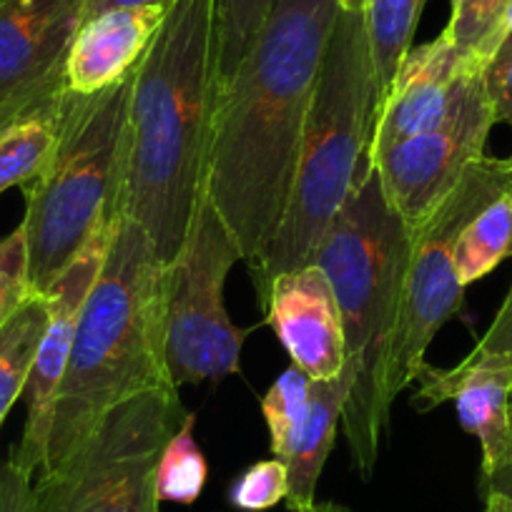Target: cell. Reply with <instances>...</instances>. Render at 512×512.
<instances>
[{"label":"cell","mask_w":512,"mask_h":512,"mask_svg":"<svg viewBox=\"0 0 512 512\" xmlns=\"http://www.w3.org/2000/svg\"><path fill=\"white\" fill-rule=\"evenodd\" d=\"M485 73L487 68L462 56L445 33L410 48L379 101L367 154L440 128L455 116L470 88L485 78Z\"/></svg>","instance_id":"4fadbf2b"},{"label":"cell","mask_w":512,"mask_h":512,"mask_svg":"<svg viewBox=\"0 0 512 512\" xmlns=\"http://www.w3.org/2000/svg\"><path fill=\"white\" fill-rule=\"evenodd\" d=\"M507 189H512V154L505 159L485 154L467 166L445 201L412 231L400 322L387 369L390 405L415 382L432 339L465 302V287L455 272L457 236Z\"/></svg>","instance_id":"ba28073f"},{"label":"cell","mask_w":512,"mask_h":512,"mask_svg":"<svg viewBox=\"0 0 512 512\" xmlns=\"http://www.w3.org/2000/svg\"><path fill=\"white\" fill-rule=\"evenodd\" d=\"M118 219H121V214H113L101 226V231L93 236L91 244L73 259L71 267L61 274V279L46 294L48 324L41 344H38L26 395H23L26 397V425H23L21 442L11 452L13 460L31 475H38L43 460H46L56 395L58 387H61L63 372H66L78 319H81L88 292L93 289L103 262H106V254L113 244V236H116Z\"/></svg>","instance_id":"8fae6325"},{"label":"cell","mask_w":512,"mask_h":512,"mask_svg":"<svg viewBox=\"0 0 512 512\" xmlns=\"http://www.w3.org/2000/svg\"><path fill=\"white\" fill-rule=\"evenodd\" d=\"M354 384V367L344 364L342 372L327 382H312L309 392V412L304 420L302 435L294 445L292 455L284 460L289 475L287 507L292 512L317 502V485L322 477L327 457L334 447L337 425L342 422L344 405Z\"/></svg>","instance_id":"e0dca14e"},{"label":"cell","mask_w":512,"mask_h":512,"mask_svg":"<svg viewBox=\"0 0 512 512\" xmlns=\"http://www.w3.org/2000/svg\"><path fill=\"white\" fill-rule=\"evenodd\" d=\"M239 259L234 236L204 194L166 284V369L179 390L219 382L241 369L251 329L236 327L224 307L226 277Z\"/></svg>","instance_id":"9c48e42d"},{"label":"cell","mask_w":512,"mask_h":512,"mask_svg":"<svg viewBox=\"0 0 512 512\" xmlns=\"http://www.w3.org/2000/svg\"><path fill=\"white\" fill-rule=\"evenodd\" d=\"M485 512H512V497L502 490H485Z\"/></svg>","instance_id":"836d02e7"},{"label":"cell","mask_w":512,"mask_h":512,"mask_svg":"<svg viewBox=\"0 0 512 512\" xmlns=\"http://www.w3.org/2000/svg\"><path fill=\"white\" fill-rule=\"evenodd\" d=\"M48 96H51V93H48ZM41 101L43 98H38V101H16V103H6V106H0V134H3V131H6L13 121H18L23 113L31 111V108Z\"/></svg>","instance_id":"d6a6232c"},{"label":"cell","mask_w":512,"mask_h":512,"mask_svg":"<svg viewBox=\"0 0 512 512\" xmlns=\"http://www.w3.org/2000/svg\"><path fill=\"white\" fill-rule=\"evenodd\" d=\"M274 0H216L219 28V81L231 76L246 48L251 46L262 23L267 21Z\"/></svg>","instance_id":"d4e9b609"},{"label":"cell","mask_w":512,"mask_h":512,"mask_svg":"<svg viewBox=\"0 0 512 512\" xmlns=\"http://www.w3.org/2000/svg\"><path fill=\"white\" fill-rule=\"evenodd\" d=\"M510 61H512V6L507 8L505 18H502L500 33H497V46H495V53H492L487 71H495V68L505 66V63Z\"/></svg>","instance_id":"4dcf8cb0"},{"label":"cell","mask_w":512,"mask_h":512,"mask_svg":"<svg viewBox=\"0 0 512 512\" xmlns=\"http://www.w3.org/2000/svg\"><path fill=\"white\" fill-rule=\"evenodd\" d=\"M309 392H312V379L299 367H287L267 395L262 397V415L269 430V447L272 455L279 460H287L302 435L304 420L309 412Z\"/></svg>","instance_id":"603a6c76"},{"label":"cell","mask_w":512,"mask_h":512,"mask_svg":"<svg viewBox=\"0 0 512 512\" xmlns=\"http://www.w3.org/2000/svg\"><path fill=\"white\" fill-rule=\"evenodd\" d=\"M379 101L382 91L362 13L339 11L309 108L287 211L272 241L246 262L262 304L279 274L312 264L324 234L357 189L369 166Z\"/></svg>","instance_id":"5b68a950"},{"label":"cell","mask_w":512,"mask_h":512,"mask_svg":"<svg viewBox=\"0 0 512 512\" xmlns=\"http://www.w3.org/2000/svg\"><path fill=\"white\" fill-rule=\"evenodd\" d=\"M66 86L43 98L0 134V194L28 186L53 156Z\"/></svg>","instance_id":"ac0fdd59"},{"label":"cell","mask_w":512,"mask_h":512,"mask_svg":"<svg viewBox=\"0 0 512 512\" xmlns=\"http://www.w3.org/2000/svg\"><path fill=\"white\" fill-rule=\"evenodd\" d=\"M369 0H339V11L347 13H362L364 6H367Z\"/></svg>","instance_id":"8d00e7d4"},{"label":"cell","mask_w":512,"mask_h":512,"mask_svg":"<svg viewBox=\"0 0 512 512\" xmlns=\"http://www.w3.org/2000/svg\"><path fill=\"white\" fill-rule=\"evenodd\" d=\"M171 3L111 8L81 23L68 48L63 83L68 93L93 96L136 71Z\"/></svg>","instance_id":"2e32d148"},{"label":"cell","mask_w":512,"mask_h":512,"mask_svg":"<svg viewBox=\"0 0 512 512\" xmlns=\"http://www.w3.org/2000/svg\"><path fill=\"white\" fill-rule=\"evenodd\" d=\"M415 410L455 402L462 430L482 447V487H490L512 460V352H470L457 367L422 364Z\"/></svg>","instance_id":"7c38bea8"},{"label":"cell","mask_w":512,"mask_h":512,"mask_svg":"<svg viewBox=\"0 0 512 512\" xmlns=\"http://www.w3.org/2000/svg\"><path fill=\"white\" fill-rule=\"evenodd\" d=\"M510 6L512 0H457L445 36L455 43L462 56L487 68L495 53L502 18Z\"/></svg>","instance_id":"cb8c5ba5"},{"label":"cell","mask_w":512,"mask_h":512,"mask_svg":"<svg viewBox=\"0 0 512 512\" xmlns=\"http://www.w3.org/2000/svg\"><path fill=\"white\" fill-rule=\"evenodd\" d=\"M209 477V462L196 442V415L186 412L179 430L169 437L156 465V495L161 502L194 505Z\"/></svg>","instance_id":"7402d4cb"},{"label":"cell","mask_w":512,"mask_h":512,"mask_svg":"<svg viewBox=\"0 0 512 512\" xmlns=\"http://www.w3.org/2000/svg\"><path fill=\"white\" fill-rule=\"evenodd\" d=\"M0 512H41L36 497V475L23 470L11 457H0Z\"/></svg>","instance_id":"83f0119b"},{"label":"cell","mask_w":512,"mask_h":512,"mask_svg":"<svg viewBox=\"0 0 512 512\" xmlns=\"http://www.w3.org/2000/svg\"><path fill=\"white\" fill-rule=\"evenodd\" d=\"M216 0H171L134 71L118 214L171 267L206 194L219 101Z\"/></svg>","instance_id":"7a4b0ae2"},{"label":"cell","mask_w":512,"mask_h":512,"mask_svg":"<svg viewBox=\"0 0 512 512\" xmlns=\"http://www.w3.org/2000/svg\"><path fill=\"white\" fill-rule=\"evenodd\" d=\"M154 3H171V0H86L83 8V21L98 16L111 8H131V6H154Z\"/></svg>","instance_id":"1f68e13d"},{"label":"cell","mask_w":512,"mask_h":512,"mask_svg":"<svg viewBox=\"0 0 512 512\" xmlns=\"http://www.w3.org/2000/svg\"><path fill=\"white\" fill-rule=\"evenodd\" d=\"M0 3H3V0H0Z\"/></svg>","instance_id":"f35d334b"},{"label":"cell","mask_w":512,"mask_h":512,"mask_svg":"<svg viewBox=\"0 0 512 512\" xmlns=\"http://www.w3.org/2000/svg\"><path fill=\"white\" fill-rule=\"evenodd\" d=\"M450 3H452V6H455V3H457V0H450Z\"/></svg>","instance_id":"74e56055"},{"label":"cell","mask_w":512,"mask_h":512,"mask_svg":"<svg viewBox=\"0 0 512 512\" xmlns=\"http://www.w3.org/2000/svg\"><path fill=\"white\" fill-rule=\"evenodd\" d=\"M31 297L38 294H33L28 277L26 231L18 226L6 239H0V327Z\"/></svg>","instance_id":"4316f807"},{"label":"cell","mask_w":512,"mask_h":512,"mask_svg":"<svg viewBox=\"0 0 512 512\" xmlns=\"http://www.w3.org/2000/svg\"><path fill=\"white\" fill-rule=\"evenodd\" d=\"M48 324L46 297H31L0 327V425L26 395L38 344Z\"/></svg>","instance_id":"ffe728a7"},{"label":"cell","mask_w":512,"mask_h":512,"mask_svg":"<svg viewBox=\"0 0 512 512\" xmlns=\"http://www.w3.org/2000/svg\"><path fill=\"white\" fill-rule=\"evenodd\" d=\"M495 126L485 78L475 83L455 116L440 128L410 136L367 154L384 196L405 226L415 231L455 189L472 161L485 156Z\"/></svg>","instance_id":"30bf717a"},{"label":"cell","mask_w":512,"mask_h":512,"mask_svg":"<svg viewBox=\"0 0 512 512\" xmlns=\"http://www.w3.org/2000/svg\"><path fill=\"white\" fill-rule=\"evenodd\" d=\"M510 412H512V402H510ZM487 490H502V492H507V495L512 497V460H510V467H507V470L502 472V475L497 477V480L492 482Z\"/></svg>","instance_id":"e575fe53"},{"label":"cell","mask_w":512,"mask_h":512,"mask_svg":"<svg viewBox=\"0 0 512 512\" xmlns=\"http://www.w3.org/2000/svg\"><path fill=\"white\" fill-rule=\"evenodd\" d=\"M299 512H349L347 507L337 505V502H314V505L304 507V510Z\"/></svg>","instance_id":"d590c367"},{"label":"cell","mask_w":512,"mask_h":512,"mask_svg":"<svg viewBox=\"0 0 512 512\" xmlns=\"http://www.w3.org/2000/svg\"><path fill=\"white\" fill-rule=\"evenodd\" d=\"M287 492V465L279 457H269V460L254 462L244 472H239L231 480L226 497H229L231 507L241 512H264L287 500Z\"/></svg>","instance_id":"484cf974"},{"label":"cell","mask_w":512,"mask_h":512,"mask_svg":"<svg viewBox=\"0 0 512 512\" xmlns=\"http://www.w3.org/2000/svg\"><path fill=\"white\" fill-rule=\"evenodd\" d=\"M83 8L86 0L0 3V106L38 101L66 86L63 66Z\"/></svg>","instance_id":"5bb4252c"},{"label":"cell","mask_w":512,"mask_h":512,"mask_svg":"<svg viewBox=\"0 0 512 512\" xmlns=\"http://www.w3.org/2000/svg\"><path fill=\"white\" fill-rule=\"evenodd\" d=\"M176 387L149 390L103 415L53 470L36 475L41 512H159L156 465L186 417Z\"/></svg>","instance_id":"52a82bcc"},{"label":"cell","mask_w":512,"mask_h":512,"mask_svg":"<svg viewBox=\"0 0 512 512\" xmlns=\"http://www.w3.org/2000/svg\"><path fill=\"white\" fill-rule=\"evenodd\" d=\"M422 6L425 0H369L364 6V31L382 96L410 53Z\"/></svg>","instance_id":"44dd1931"},{"label":"cell","mask_w":512,"mask_h":512,"mask_svg":"<svg viewBox=\"0 0 512 512\" xmlns=\"http://www.w3.org/2000/svg\"><path fill=\"white\" fill-rule=\"evenodd\" d=\"M131 86L134 73L93 96L66 91L53 156L23 186L26 216L21 226L28 277L38 297H46L101 226L118 214Z\"/></svg>","instance_id":"8992f818"},{"label":"cell","mask_w":512,"mask_h":512,"mask_svg":"<svg viewBox=\"0 0 512 512\" xmlns=\"http://www.w3.org/2000/svg\"><path fill=\"white\" fill-rule=\"evenodd\" d=\"M485 83L495 123H507V126H512V61L495 68V71H487Z\"/></svg>","instance_id":"f546056e"},{"label":"cell","mask_w":512,"mask_h":512,"mask_svg":"<svg viewBox=\"0 0 512 512\" xmlns=\"http://www.w3.org/2000/svg\"><path fill=\"white\" fill-rule=\"evenodd\" d=\"M282 347L312 382L334 379L347 364L344 324L327 274L317 264L284 272L274 279L262 304Z\"/></svg>","instance_id":"9a60e30c"},{"label":"cell","mask_w":512,"mask_h":512,"mask_svg":"<svg viewBox=\"0 0 512 512\" xmlns=\"http://www.w3.org/2000/svg\"><path fill=\"white\" fill-rule=\"evenodd\" d=\"M166 284L169 267L149 236L121 216L78 319L38 475L61 465L108 410L141 392L174 387L164 344Z\"/></svg>","instance_id":"3957f363"},{"label":"cell","mask_w":512,"mask_h":512,"mask_svg":"<svg viewBox=\"0 0 512 512\" xmlns=\"http://www.w3.org/2000/svg\"><path fill=\"white\" fill-rule=\"evenodd\" d=\"M412 231L397 216L372 164L314 251L327 274L344 324L354 384L342 425L359 475H372L390 425L387 369L402 309Z\"/></svg>","instance_id":"277c9868"},{"label":"cell","mask_w":512,"mask_h":512,"mask_svg":"<svg viewBox=\"0 0 512 512\" xmlns=\"http://www.w3.org/2000/svg\"><path fill=\"white\" fill-rule=\"evenodd\" d=\"M472 352H512V282L500 309H497L495 319H492V324L487 327V332L482 334Z\"/></svg>","instance_id":"f1b7e54d"},{"label":"cell","mask_w":512,"mask_h":512,"mask_svg":"<svg viewBox=\"0 0 512 512\" xmlns=\"http://www.w3.org/2000/svg\"><path fill=\"white\" fill-rule=\"evenodd\" d=\"M339 0H274L219 86L206 196L251 262L277 234Z\"/></svg>","instance_id":"6da1fadb"},{"label":"cell","mask_w":512,"mask_h":512,"mask_svg":"<svg viewBox=\"0 0 512 512\" xmlns=\"http://www.w3.org/2000/svg\"><path fill=\"white\" fill-rule=\"evenodd\" d=\"M512 256V189L485 206L460 231L455 244V272L462 287L480 282Z\"/></svg>","instance_id":"d6986e66"}]
</instances>
